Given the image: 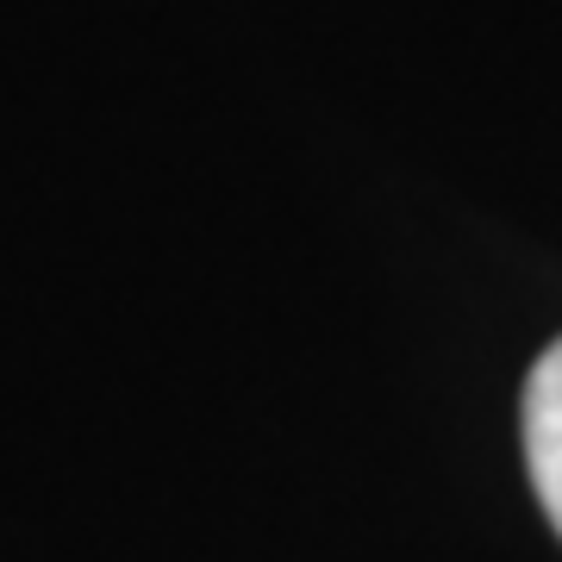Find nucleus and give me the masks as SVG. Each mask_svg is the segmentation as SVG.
I'll use <instances>...</instances> for the list:
<instances>
[{"label": "nucleus", "instance_id": "f257e3e1", "mask_svg": "<svg viewBox=\"0 0 562 562\" xmlns=\"http://www.w3.org/2000/svg\"><path fill=\"white\" fill-rule=\"evenodd\" d=\"M525 462L550 525L562 531V338L531 362L525 382Z\"/></svg>", "mask_w": 562, "mask_h": 562}]
</instances>
